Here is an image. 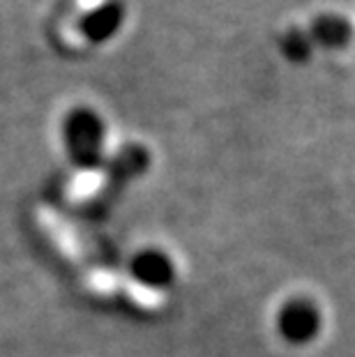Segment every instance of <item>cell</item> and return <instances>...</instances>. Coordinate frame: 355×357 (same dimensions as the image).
<instances>
[{"label":"cell","instance_id":"3957f363","mask_svg":"<svg viewBox=\"0 0 355 357\" xmlns=\"http://www.w3.org/2000/svg\"><path fill=\"white\" fill-rule=\"evenodd\" d=\"M127 277L148 293H166L178 281V263L162 247H141L130 256Z\"/></svg>","mask_w":355,"mask_h":357},{"label":"cell","instance_id":"6da1fadb","mask_svg":"<svg viewBox=\"0 0 355 357\" xmlns=\"http://www.w3.org/2000/svg\"><path fill=\"white\" fill-rule=\"evenodd\" d=\"M275 334L289 348H309L321 339L326 316L321 305L309 295H291L277 307L273 318Z\"/></svg>","mask_w":355,"mask_h":357},{"label":"cell","instance_id":"7a4b0ae2","mask_svg":"<svg viewBox=\"0 0 355 357\" xmlns=\"http://www.w3.org/2000/svg\"><path fill=\"white\" fill-rule=\"evenodd\" d=\"M63 143L70 162L79 171H95L107 155V129L95 113L77 111L65 120Z\"/></svg>","mask_w":355,"mask_h":357}]
</instances>
